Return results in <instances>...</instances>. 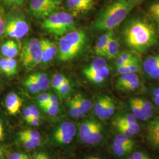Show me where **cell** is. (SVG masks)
Listing matches in <instances>:
<instances>
[{
    "instance_id": "obj_8",
    "label": "cell",
    "mask_w": 159,
    "mask_h": 159,
    "mask_svg": "<svg viewBox=\"0 0 159 159\" xmlns=\"http://www.w3.org/2000/svg\"><path fill=\"white\" fill-rule=\"evenodd\" d=\"M63 0H30V9L38 19L46 18L58 9Z\"/></svg>"
},
{
    "instance_id": "obj_3",
    "label": "cell",
    "mask_w": 159,
    "mask_h": 159,
    "mask_svg": "<svg viewBox=\"0 0 159 159\" xmlns=\"http://www.w3.org/2000/svg\"><path fill=\"white\" fill-rule=\"evenodd\" d=\"M86 34L82 30H74L63 35L58 44V58L63 61L74 59L85 46Z\"/></svg>"
},
{
    "instance_id": "obj_7",
    "label": "cell",
    "mask_w": 159,
    "mask_h": 159,
    "mask_svg": "<svg viewBox=\"0 0 159 159\" xmlns=\"http://www.w3.org/2000/svg\"><path fill=\"white\" fill-rule=\"evenodd\" d=\"M103 131L102 125L100 123L93 120H88L80 125V137L84 143L97 144L102 141Z\"/></svg>"
},
{
    "instance_id": "obj_59",
    "label": "cell",
    "mask_w": 159,
    "mask_h": 159,
    "mask_svg": "<svg viewBox=\"0 0 159 159\" xmlns=\"http://www.w3.org/2000/svg\"><path fill=\"white\" fill-rule=\"evenodd\" d=\"M2 150L0 148V159H2Z\"/></svg>"
},
{
    "instance_id": "obj_44",
    "label": "cell",
    "mask_w": 159,
    "mask_h": 159,
    "mask_svg": "<svg viewBox=\"0 0 159 159\" xmlns=\"http://www.w3.org/2000/svg\"><path fill=\"white\" fill-rule=\"evenodd\" d=\"M68 105H69V108H70V113L71 114V116L73 118H78L77 111V109H76V107H75L73 98L71 99L69 101Z\"/></svg>"
},
{
    "instance_id": "obj_33",
    "label": "cell",
    "mask_w": 159,
    "mask_h": 159,
    "mask_svg": "<svg viewBox=\"0 0 159 159\" xmlns=\"http://www.w3.org/2000/svg\"><path fill=\"white\" fill-rule=\"evenodd\" d=\"M108 96H102L100 97L97 101L94 107V112L97 117L100 116L104 108V107L106 103Z\"/></svg>"
},
{
    "instance_id": "obj_21",
    "label": "cell",
    "mask_w": 159,
    "mask_h": 159,
    "mask_svg": "<svg viewBox=\"0 0 159 159\" xmlns=\"http://www.w3.org/2000/svg\"><path fill=\"white\" fill-rule=\"evenodd\" d=\"M159 67V54L148 57L143 63V69L148 74Z\"/></svg>"
},
{
    "instance_id": "obj_30",
    "label": "cell",
    "mask_w": 159,
    "mask_h": 159,
    "mask_svg": "<svg viewBox=\"0 0 159 159\" xmlns=\"http://www.w3.org/2000/svg\"><path fill=\"white\" fill-rule=\"evenodd\" d=\"M133 149V148L126 147V146H123L119 144H113V146H112V150L114 153L119 157L125 156L127 154L130 153Z\"/></svg>"
},
{
    "instance_id": "obj_46",
    "label": "cell",
    "mask_w": 159,
    "mask_h": 159,
    "mask_svg": "<svg viewBox=\"0 0 159 159\" xmlns=\"http://www.w3.org/2000/svg\"><path fill=\"white\" fill-rule=\"evenodd\" d=\"M117 73L120 75L131 73L129 67L128 65H123L119 67H117Z\"/></svg>"
},
{
    "instance_id": "obj_6",
    "label": "cell",
    "mask_w": 159,
    "mask_h": 159,
    "mask_svg": "<svg viewBox=\"0 0 159 159\" xmlns=\"http://www.w3.org/2000/svg\"><path fill=\"white\" fill-rule=\"evenodd\" d=\"M41 45L40 40L31 39L23 45L21 58L23 66L27 70H31L37 67L42 61Z\"/></svg>"
},
{
    "instance_id": "obj_22",
    "label": "cell",
    "mask_w": 159,
    "mask_h": 159,
    "mask_svg": "<svg viewBox=\"0 0 159 159\" xmlns=\"http://www.w3.org/2000/svg\"><path fill=\"white\" fill-rule=\"evenodd\" d=\"M32 77L40 85L41 91H45L49 88L50 86V80L48 79L47 75L45 73H37L31 75Z\"/></svg>"
},
{
    "instance_id": "obj_13",
    "label": "cell",
    "mask_w": 159,
    "mask_h": 159,
    "mask_svg": "<svg viewBox=\"0 0 159 159\" xmlns=\"http://www.w3.org/2000/svg\"><path fill=\"white\" fill-rule=\"evenodd\" d=\"M114 122L119 123L127 127L134 134H137L140 131V127L137 123V119L133 114H126L120 116L114 120Z\"/></svg>"
},
{
    "instance_id": "obj_49",
    "label": "cell",
    "mask_w": 159,
    "mask_h": 159,
    "mask_svg": "<svg viewBox=\"0 0 159 159\" xmlns=\"http://www.w3.org/2000/svg\"><path fill=\"white\" fill-rule=\"evenodd\" d=\"M29 108H30V110L31 111V113L34 117H37V118H40V113H39V110L35 106H34V105H30L29 106Z\"/></svg>"
},
{
    "instance_id": "obj_45",
    "label": "cell",
    "mask_w": 159,
    "mask_h": 159,
    "mask_svg": "<svg viewBox=\"0 0 159 159\" xmlns=\"http://www.w3.org/2000/svg\"><path fill=\"white\" fill-rule=\"evenodd\" d=\"M8 159H29L28 156L24 154L21 153H18L15 152L11 154Z\"/></svg>"
},
{
    "instance_id": "obj_52",
    "label": "cell",
    "mask_w": 159,
    "mask_h": 159,
    "mask_svg": "<svg viewBox=\"0 0 159 159\" xmlns=\"http://www.w3.org/2000/svg\"><path fill=\"white\" fill-rule=\"evenodd\" d=\"M48 103L51 104H53V105H58V97L56 96H55V95L51 94Z\"/></svg>"
},
{
    "instance_id": "obj_15",
    "label": "cell",
    "mask_w": 159,
    "mask_h": 159,
    "mask_svg": "<svg viewBox=\"0 0 159 159\" xmlns=\"http://www.w3.org/2000/svg\"><path fill=\"white\" fill-rule=\"evenodd\" d=\"M148 137L152 145L159 148V117L148 125Z\"/></svg>"
},
{
    "instance_id": "obj_2",
    "label": "cell",
    "mask_w": 159,
    "mask_h": 159,
    "mask_svg": "<svg viewBox=\"0 0 159 159\" xmlns=\"http://www.w3.org/2000/svg\"><path fill=\"white\" fill-rule=\"evenodd\" d=\"M131 0H114L97 17L93 27L96 31H111L119 26L134 7Z\"/></svg>"
},
{
    "instance_id": "obj_26",
    "label": "cell",
    "mask_w": 159,
    "mask_h": 159,
    "mask_svg": "<svg viewBox=\"0 0 159 159\" xmlns=\"http://www.w3.org/2000/svg\"><path fill=\"white\" fill-rule=\"evenodd\" d=\"M113 144L130 148H133L134 146V142L133 141L131 138L125 136L121 133L118 134L114 137Z\"/></svg>"
},
{
    "instance_id": "obj_54",
    "label": "cell",
    "mask_w": 159,
    "mask_h": 159,
    "mask_svg": "<svg viewBox=\"0 0 159 159\" xmlns=\"http://www.w3.org/2000/svg\"><path fill=\"white\" fill-rule=\"evenodd\" d=\"M154 102H155V104L159 107V96H154Z\"/></svg>"
},
{
    "instance_id": "obj_35",
    "label": "cell",
    "mask_w": 159,
    "mask_h": 159,
    "mask_svg": "<svg viewBox=\"0 0 159 159\" xmlns=\"http://www.w3.org/2000/svg\"><path fill=\"white\" fill-rule=\"evenodd\" d=\"M18 136L26 137L34 140H41V136L39 132L35 130L27 129L19 133Z\"/></svg>"
},
{
    "instance_id": "obj_9",
    "label": "cell",
    "mask_w": 159,
    "mask_h": 159,
    "mask_svg": "<svg viewBox=\"0 0 159 159\" xmlns=\"http://www.w3.org/2000/svg\"><path fill=\"white\" fill-rule=\"evenodd\" d=\"M76 134V128L73 123L64 122L59 125L54 131L53 137L56 142L60 144H68Z\"/></svg>"
},
{
    "instance_id": "obj_47",
    "label": "cell",
    "mask_w": 159,
    "mask_h": 159,
    "mask_svg": "<svg viewBox=\"0 0 159 159\" xmlns=\"http://www.w3.org/2000/svg\"><path fill=\"white\" fill-rule=\"evenodd\" d=\"M128 66L130 70L131 73H136L139 72L140 70V67L139 65V63H130V64H128Z\"/></svg>"
},
{
    "instance_id": "obj_18",
    "label": "cell",
    "mask_w": 159,
    "mask_h": 159,
    "mask_svg": "<svg viewBox=\"0 0 159 159\" xmlns=\"http://www.w3.org/2000/svg\"><path fill=\"white\" fill-rule=\"evenodd\" d=\"M137 100L142 110L144 121L151 119L153 115V106L152 103L140 98H137Z\"/></svg>"
},
{
    "instance_id": "obj_10",
    "label": "cell",
    "mask_w": 159,
    "mask_h": 159,
    "mask_svg": "<svg viewBox=\"0 0 159 159\" xmlns=\"http://www.w3.org/2000/svg\"><path fill=\"white\" fill-rule=\"evenodd\" d=\"M68 8L75 13L90 11L96 5V0H66Z\"/></svg>"
},
{
    "instance_id": "obj_60",
    "label": "cell",
    "mask_w": 159,
    "mask_h": 159,
    "mask_svg": "<svg viewBox=\"0 0 159 159\" xmlns=\"http://www.w3.org/2000/svg\"><path fill=\"white\" fill-rule=\"evenodd\" d=\"M133 2H138V1H140V0H131Z\"/></svg>"
},
{
    "instance_id": "obj_23",
    "label": "cell",
    "mask_w": 159,
    "mask_h": 159,
    "mask_svg": "<svg viewBox=\"0 0 159 159\" xmlns=\"http://www.w3.org/2000/svg\"><path fill=\"white\" fill-rule=\"evenodd\" d=\"M137 80H139V77L137 74L134 73L121 74L117 81V88L119 89L122 85Z\"/></svg>"
},
{
    "instance_id": "obj_55",
    "label": "cell",
    "mask_w": 159,
    "mask_h": 159,
    "mask_svg": "<svg viewBox=\"0 0 159 159\" xmlns=\"http://www.w3.org/2000/svg\"><path fill=\"white\" fill-rule=\"evenodd\" d=\"M153 96H159V86L156 89L153 91Z\"/></svg>"
},
{
    "instance_id": "obj_51",
    "label": "cell",
    "mask_w": 159,
    "mask_h": 159,
    "mask_svg": "<svg viewBox=\"0 0 159 159\" xmlns=\"http://www.w3.org/2000/svg\"><path fill=\"white\" fill-rule=\"evenodd\" d=\"M148 75L154 79H159V67L152 71Z\"/></svg>"
},
{
    "instance_id": "obj_37",
    "label": "cell",
    "mask_w": 159,
    "mask_h": 159,
    "mask_svg": "<svg viewBox=\"0 0 159 159\" xmlns=\"http://www.w3.org/2000/svg\"><path fill=\"white\" fill-rule=\"evenodd\" d=\"M58 105H53L51 104H47L44 106L41 107L46 113L51 116H56L59 112Z\"/></svg>"
},
{
    "instance_id": "obj_25",
    "label": "cell",
    "mask_w": 159,
    "mask_h": 159,
    "mask_svg": "<svg viewBox=\"0 0 159 159\" xmlns=\"http://www.w3.org/2000/svg\"><path fill=\"white\" fill-rule=\"evenodd\" d=\"M129 104H130V107L133 116L137 120L144 121V116H143L142 110L140 107L139 103L138 102L137 98H131L129 102Z\"/></svg>"
},
{
    "instance_id": "obj_14",
    "label": "cell",
    "mask_w": 159,
    "mask_h": 159,
    "mask_svg": "<svg viewBox=\"0 0 159 159\" xmlns=\"http://www.w3.org/2000/svg\"><path fill=\"white\" fill-rule=\"evenodd\" d=\"M18 70L17 61L14 58H3L0 60V70L7 76L16 74Z\"/></svg>"
},
{
    "instance_id": "obj_5",
    "label": "cell",
    "mask_w": 159,
    "mask_h": 159,
    "mask_svg": "<svg viewBox=\"0 0 159 159\" xmlns=\"http://www.w3.org/2000/svg\"><path fill=\"white\" fill-rule=\"evenodd\" d=\"M29 31V24L22 13L17 10H11L6 14L5 35L20 39L26 35Z\"/></svg>"
},
{
    "instance_id": "obj_58",
    "label": "cell",
    "mask_w": 159,
    "mask_h": 159,
    "mask_svg": "<svg viewBox=\"0 0 159 159\" xmlns=\"http://www.w3.org/2000/svg\"><path fill=\"white\" fill-rule=\"evenodd\" d=\"M87 159H101L100 158H99V157H93V156H92V157H88Z\"/></svg>"
},
{
    "instance_id": "obj_53",
    "label": "cell",
    "mask_w": 159,
    "mask_h": 159,
    "mask_svg": "<svg viewBox=\"0 0 159 159\" xmlns=\"http://www.w3.org/2000/svg\"><path fill=\"white\" fill-rule=\"evenodd\" d=\"M4 139V129L2 125V123L0 120V140H2Z\"/></svg>"
},
{
    "instance_id": "obj_48",
    "label": "cell",
    "mask_w": 159,
    "mask_h": 159,
    "mask_svg": "<svg viewBox=\"0 0 159 159\" xmlns=\"http://www.w3.org/2000/svg\"><path fill=\"white\" fill-rule=\"evenodd\" d=\"M25 121L30 125H34V126H37V125H40V118L35 117L34 116H33L30 119L27 120Z\"/></svg>"
},
{
    "instance_id": "obj_42",
    "label": "cell",
    "mask_w": 159,
    "mask_h": 159,
    "mask_svg": "<svg viewBox=\"0 0 159 159\" xmlns=\"http://www.w3.org/2000/svg\"><path fill=\"white\" fill-rule=\"evenodd\" d=\"M18 50H19L18 46L17 43L14 41V43H13V44L11 47L10 50L8 52L6 57L7 58H14V57H16L18 53Z\"/></svg>"
},
{
    "instance_id": "obj_61",
    "label": "cell",
    "mask_w": 159,
    "mask_h": 159,
    "mask_svg": "<svg viewBox=\"0 0 159 159\" xmlns=\"http://www.w3.org/2000/svg\"><path fill=\"white\" fill-rule=\"evenodd\" d=\"M129 159H133V158H132V157H129Z\"/></svg>"
},
{
    "instance_id": "obj_12",
    "label": "cell",
    "mask_w": 159,
    "mask_h": 159,
    "mask_svg": "<svg viewBox=\"0 0 159 159\" xmlns=\"http://www.w3.org/2000/svg\"><path fill=\"white\" fill-rule=\"evenodd\" d=\"M5 105L8 113L14 116L20 112L23 105V102L17 94L10 93L6 97Z\"/></svg>"
},
{
    "instance_id": "obj_31",
    "label": "cell",
    "mask_w": 159,
    "mask_h": 159,
    "mask_svg": "<svg viewBox=\"0 0 159 159\" xmlns=\"http://www.w3.org/2000/svg\"><path fill=\"white\" fill-rule=\"evenodd\" d=\"M6 16L5 10L2 5L0 4V41L6 34Z\"/></svg>"
},
{
    "instance_id": "obj_4",
    "label": "cell",
    "mask_w": 159,
    "mask_h": 159,
    "mask_svg": "<svg viewBox=\"0 0 159 159\" xmlns=\"http://www.w3.org/2000/svg\"><path fill=\"white\" fill-rule=\"evenodd\" d=\"M42 27L46 31L55 35H64L75 30L73 16L66 12H56L44 18Z\"/></svg>"
},
{
    "instance_id": "obj_56",
    "label": "cell",
    "mask_w": 159,
    "mask_h": 159,
    "mask_svg": "<svg viewBox=\"0 0 159 159\" xmlns=\"http://www.w3.org/2000/svg\"><path fill=\"white\" fill-rule=\"evenodd\" d=\"M34 159H42V153L37 154L35 157Z\"/></svg>"
},
{
    "instance_id": "obj_19",
    "label": "cell",
    "mask_w": 159,
    "mask_h": 159,
    "mask_svg": "<svg viewBox=\"0 0 159 159\" xmlns=\"http://www.w3.org/2000/svg\"><path fill=\"white\" fill-rule=\"evenodd\" d=\"M115 109L116 106L113 100L108 96L106 103L98 117L103 120L108 119L113 115L115 112Z\"/></svg>"
},
{
    "instance_id": "obj_1",
    "label": "cell",
    "mask_w": 159,
    "mask_h": 159,
    "mask_svg": "<svg viewBox=\"0 0 159 159\" xmlns=\"http://www.w3.org/2000/svg\"><path fill=\"white\" fill-rule=\"evenodd\" d=\"M125 45L136 52H143L156 43L157 35L153 25L142 19L131 20L123 33Z\"/></svg>"
},
{
    "instance_id": "obj_40",
    "label": "cell",
    "mask_w": 159,
    "mask_h": 159,
    "mask_svg": "<svg viewBox=\"0 0 159 159\" xmlns=\"http://www.w3.org/2000/svg\"><path fill=\"white\" fill-rule=\"evenodd\" d=\"M50 96H51L50 94L44 93V94H40L38 96V97H37V102L39 103L40 107L48 104Z\"/></svg>"
},
{
    "instance_id": "obj_16",
    "label": "cell",
    "mask_w": 159,
    "mask_h": 159,
    "mask_svg": "<svg viewBox=\"0 0 159 159\" xmlns=\"http://www.w3.org/2000/svg\"><path fill=\"white\" fill-rule=\"evenodd\" d=\"M113 35V30H111L106 31L99 37L94 48L95 53L98 56H104L109 40H110Z\"/></svg>"
},
{
    "instance_id": "obj_39",
    "label": "cell",
    "mask_w": 159,
    "mask_h": 159,
    "mask_svg": "<svg viewBox=\"0 0 159 159\" xmlns=\"http://www.w3.org/2000/svg\"><path fill=\"white\" fill-rule=\"evenodd\" d=\"M3 5L8 7H16L21 6L25 0H0Z\"/></svg>"
},
{
    "instance_id": "obj_24",
    "label": "cell",
    "mask_w": 159,
    "mask_h": 159,
    "mask_svg": "<svg viewBox=\"0 0 159 159\" xmlns=\"http://www.w3.org/2000/svg\"><path fill=\"white\" fill-rule=\"evenodd\" d=\"M106 66H107L106 61L102 57H98L96 58L95 60H94L92 61V63L87 68H85L84 70L83 71H86V72L96 71Z\"/></svg>"
},
{
    "instance_id": "obj_57",
    "label": "cell",
    "mask_w": 159,
    "mask_h": 159,
    "mask_svg": "<svg viewBox=\"0 0 159 159\" xmlns=\"http://www.w3.org/2000/svg\"><path fill=\"white\" fill-rule=\"evenodd\" d=\"M42 159H50L48 156L45 153H42Z\"/></svg>"
},
{
    "instance_id": "obj_50",
    "label": "cell",
    "mask_w": 159,
    "mask_h": 159,
    "mask_svg": "<svg viewBox=\"0 0 159 159\" xmlns=\"http://www.w3.org/2000/svg\"><path fill=\"white\" fill-rule=\"evenodd\" d=\"M23 116H24V117L25 120L30 119L31 117H32L33 116L31 113V111H30V108H29V107H27L24 108Z\"/></svg>"
},
{
    "instance_id": "obj_34",
    "label": "cell",
    "mask_w": 159,
    "mask_h": 159,
    "mask_svg": "<svg viewBox=\"0 0 159 159\" xmlns=\"http://www.w3.org/2000/svg\"><path fill=\"white\" fill-rule=\"evenodd\" d=\"M75 97L86 113L89 112L91 110L92 108V103L89 100L85 98V97H84L80 94H76Z\"/></svg>"
},
{
    "instance_id": "obj_32",
    "label": "cell",
    "mask_w": 159,
    "mask_h": 159,
    "mask_svg": "<svg viewBox=\"0 0 159 159\" xmlns=\"http://www.w3.org/2000/svg\"><path fill=\"white\" fill-rule=\"evenodd\" d=\"M66 79L67 78L63 74H56L54 75L50 83L52 87L56 91H57Z\"/></svg>"
},
{
    "instance_id": "obj_28",
    "label": "cell",
    "mask_w": 159,
    "mask_h": 159,
    "mask_svg": "<svg viewBox=\"0 0 159 159\" xmlns=\"http://www.w3.org/2000/svg\"><path fill=\"white\" fill-rule=\"evenodd\" d=\"M71 86L70 81H69V80L67 79L63 83V84L59 87V89L56 91L59 97L63 99L68 96L69 93L71 91Z\"/></svg>"
},
{
    "instance_id": "obj_43",
    "label": "cell",
    "mask_w": 159,
    "mask_h": 159,
    "mask_svg": "<svg viewBox=\"0 0 159 159\" xmlns=\"http://www.w3.org/2000/svg\"><path fill=\"white\" fill-rule=\"evenodd\" d=\"M150 11L154 17L159 20V0L151 6Z\"/></svg>"
},
{
    "instance_id": "obj_29",
    "label": "cell",
    "mask_w": 159,
    "mask_h": 159,
    "mask_svg": "<svg viewBox=\"0 0 159 159\" xmlns=\"http://www.w3.org/2000/svg\"><path fill=\"white\" fill-rule=\"evenodd\" d=\"M20 142L23 146L27 148H37L41 144V140H34L26 137L18 136Z\"/></svg>"
},
{
    "instance_id": "obj_36",
    "label": "cell",
    "mask_w": 159,
    "mask_h": 159,
    "mask_svg": "<svg viewBox=\"0 0 159 159\" xmlns=\"http://www.w3.org/2000/svg\"><path fill=\"white\" fill-rule=\"evenodd\" d=\"M114 125L117 128V129L119 131L120 133L125 135V136L132 138L134 136V133L125 125L117 122H113Z\"/></svg>"
},
{
    "instance_id": "obj_17",
    "label": "cell",
    "mask_w": 159,
    "mask_h": 159,
    "mask_svg": "<svg viewBox=\"0 0 159 159\" xmlns=\"http://www.w3.org/2000/svg\"><path fill=\"white\" fill-rule=\"evenodd\" d=\"M119 52V42L118 40L113 35L109 40L107 46L104 57L108 59H113L117 57Z\"/></svg>"
},
{
    "instance_id": "obj_20",
    "label": "cell",
    "mask_w": 159,
    "mask_h": 159,
    "mask_svg": "<svg viewBox=\"0 0 159 159\" xmlns=\"http://www.w3.org/2000/svg\"><path fill=\"white\" fill-rule=\"evenodd\" d=\"M138 63L136 57L129 52H123L121 53L116 61V67L123 65H128L130 63Z\"/></svg>"
},
{
    "instance_id": "obj_27",
    "label": "cell",
    "mask_w": 159,
    "mask_h": 159,
    "mask_svg": "<svg viewBox=\"0 0 159 159\" xmlns=\"http://www.w3.org/2000/svg\"><path fill=\"white\" fill-rule=\"evenodd\" d=\"M24 84L33 94H38L41 91L40 85L31 75L24 81Z\"/></svg>"
},
{
    "instance_id": "obj_38",
    "label": "cell",
    "mask_w": 159,
    "mask_h": 159,
    "mask_svg": "<svg viewBox=\"0 0 159 159\" xmlns=\"http://www.w3.org/2000/svg\"><path fill=\"white\" fill-rule=\"evenodd\" d=\"M140 85V81L139 80H137L136 81H133V82L129 83H127L125 85H122L118 89L120 90H121V91H133V90H135L136 89H138Z\"/></svg>"
},
{
    "instance_id": "obj_11",
    "label": "cell",
    "mask_w": 159,
    "mask_h": 159,
    "mask_svg": "<svg viewBox=\"0 0 159 159\" xmlns=\"http://www.w3.org/2000/svg\"><path fill=\"white\" fill-rule=\"evenodd\" d=\"M41 45V63H47L52 60L56 55L57 52V47L56 44L48 39L40 40Z\"/></svg>"
},
{
    "instance_id": "obj_41",
    "label": "cell",
    "mask_w": 159,
    "mask_h": 159,
    "mask_svg": "<svg viewBox=\"0 0 159 159\" xmlns=\"http://www.w3.org/2000/svg\"><path fill=\"white\" fill-rule=\"evenodd\" d=\"M14 43V41L12 40H8L2 44V46L1 47V54L4 57H6L7 56L8 52L10 50L11 47Z\"/></svg>"
}]
</instances>
